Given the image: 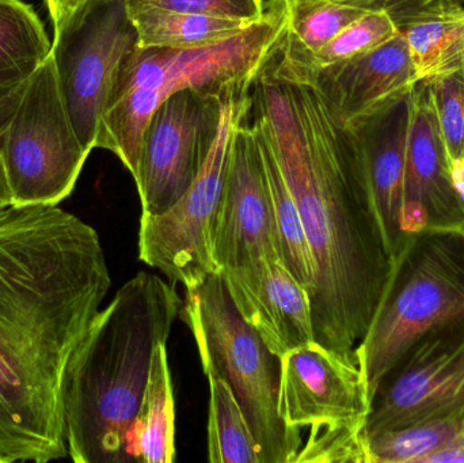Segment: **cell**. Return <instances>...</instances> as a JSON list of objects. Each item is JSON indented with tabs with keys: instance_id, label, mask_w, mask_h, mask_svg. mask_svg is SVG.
<instances>
[{
	"instance_id": "cell-1",
	"label": "cell",
	"mask_w": 464,
	"mask_h": 463,
	"mask_svg": "<svg viewBox=\"0 0 464 463\" xmlns=\"http://www.w3.org/2000/svg\"><path fill=\"white\" fill-rule=\"evenodd\" d=\"M111 287L95 228L57 206L0 209V463L68 456V364Z\"/></svg>"
},
{
	"instance_id": "cell-2",
	"label": "cell",
	"mask_w": 464,
	"mask_h": 463,
	"mask_svg": "<svg viewBox=\"0 0 464 463\" xmlns=\"http://www.w3.org/2000/svg\"><path fill=\"white\" fill-rule=\"evenodd\" d=\"M251 111L310 245L314 340L352 352L375 317L392 268L353 133L335 121L313 87L278 72L269 59L251 87Z\"/></svg>"
},
{
	"instance_id": "cell-3",
	"label": "cell",
	"mask_w": 464,
	"mask_h": 463,
	"mask_svg": "<svg viewBox=\"0 0 464 463\" xmlns=\"http://www.w3.org/2000/svg\"><path fill=\"white\" fill-rule=\"evenodd\" d=\"M181 307L174 283L139 272L100 310L65 374V440L73 462H130L152 356L168 342Z\"/></svg>"
},
{
	"instance_id": "cell-4",
	"label": "cell",
	"mask_w": 464,
	"mask_h": 463,
	"mask_svg": "<svg viewBox=\"0 0 464 463\" xmlns=\"http://www.w3.org/2000/svg\"><path fill=\"white\" fill-rule=\"evenodd\" d=\"M289 0H269L264 16L239 34L195 49L143 48L120 75L111 105L102 117L97 149L113 152L138 179L141 141L158 106L190 89L225 95L253 83L288 26Z\"/></svg>"
},
{
	"instance_id": "cell-5",
	"label": "cell",
	"mask_w": 464,
	"mask_h": 463,
	"mask_svg": "<svg viewBox=\"0 0 464 463\" xmlns=\"http://www.w3.org/2000/svg\"><path fill=\"white\" fill-rule=\"evenodd\" d=\"M181 317L195 337L204 374L225 380L237 397L261 463L296 462L302 435L280 413L281 358L239 314L222 275L187 290Z\"/></svg>"
},
{
	"instance_id": "cell-6",
	"label": "cell",
	"mask_w": 464,
	"mask_h": 463,
	"mask_svg": "<svg viewBox=\"0 0 464 463\" xmlns=\"http://www.w3.org/2000/svg\"><path fill=\"white\" fill-rule=\"evenodd\" d=\"M464 318V234L424 231L392 261L375 317L354 352L371 402L383 378L430 329Z\"/></svg>"
},
{
	"instance_id": "cell-7",
	"label": "cell",
	"mask_w": 464,
	"mask_h": 463,
	"mask_svg": "<svg viewBox=\"0 0 464 463\" xmlns=\"http://www.w3.org/2000/svg\"><path fill=\"white\" fill-rule=\"evenodd\" d=\"M89 155L68 116L49 54L0 125L13 206H57L72 193Z\"/></svg>"
},
{
	"instance_id": "cell-8",
	"label": "cell",
	"mask_w": 464,
	"mask_h": 463,
	"mask_svg": "<svg viewBox=\"0 0 464 463\" xmlns=\"http://www.w3.org/2000/svg\"><path fill=\"white\" fill-rule=\"evenodd\" d=\"M253 83L226 94L217 138L192 187L162 214L141 215L139 258L185 290L219 274L212 256V226L235 132L250 114Z\"/></svg>"
},
{
	"instance_id": "cell-9",
	"label": "cell",
	"mask_w": 464,
	"mask_h": 463,
	"mask_svg": "<svg viewBox=\"0 0 464 463\" xmlns=\"http://www.w3.org/2000/svg\"><path fill=\"white\" fill-rule=\"evenodd\" d=\"M140 48L127 0H84L54 29L51 54L79 140L97 149L120 75Z\"/></svg>"
},
{
	"instance_id": "cell-10",
	"label": "cell",
	"mask_w": 464,
	"mask_h": 463,
	"mask_svg": "<svg viewBox=\"0 0 464 463\" xmlns=\"http://www.w3.org/2000/svg\"><path fill=\"white\" fill-rule=\"evenodd\" d=\"M226 94L185 89L158 106L144 132L135 181L141 215L162 214L192 187L217 138Z\"/></svg>"
},
{
	"instance_id": "cell-11",
	"label": "cell",
	"mask_w": 464,
	"mask_h": 463,
	"mask_svg": "<svg viewBox=\"0 0 464 463\" xmlns=\"http://www.w3.org/2000/svg\"><path fill=\"white\" fill-rule=\"evenodd\" d=\"M464 401V318L420 337L373 394L367 434L392 431Z\"/></svg>"
},
{
	"instance_id": "cell-12",
	"label": "cell",
	"mask_w": 464,
	"mask_h": 463,
	"mask_svg": "<svg viewBox=\"0 0 464 463\" xmlns=\"http://www.w3.org/2000/svg\"><path fill=\"white\" fill-rule=\"evenodd\" d=\"M371 397L356 352L315 340L281 356L280 413L294 429H367Z\"/></svg>"
},
{
	"instance_id": "cell-13",
	"label": "cell",
	"mask_w": 464,
	"mask_h": 463,
	"mask_svg": "<svg viewBox=\"0 0 464 463\" xmlns=\"http://www.w3.org/2000/svg\"><path fill=\"white\" fill-rule=\"evenodd\" d=\"M247 117L235 132L212 226V256L219 272L259 258H280L266 174Z\"/></svg>"
},
{
	"instance_id": "cell-14",
	"label": "cell",
	"mask_w": 464,
	"mask_h": 463,
	"mask_svg": "<svg viewBox=\"0 0 464 463\" xmlns=\"http://www.w3.org/2000/svg\"><path fill=\"white\" fill-rule=\"evenodd\" d=\"M269 60L278 72L313 87L341 125L372 113L413 90L419 82L400 33L378 48L326 67L286 59L277 46Z\"/></svg>"
},
{
	"instance_id": "cell-15",
	"label": "cell",
	"mask_w": 464,
	"mask_h": 463,
	"mask_svg": "<svg viewBox=\"0 0 464 463\" xmlns=\"http://www.w3.org/2000/svg\"><path fill=\"white\" fill-rule=\"evenodd\" d=\"M402 228L411 239L424 231L464 234V217L452 185L446 150L436 122L427 82L413 90L406 149Z\"/></svg>"
},
{
	"instance_id": "cell-16",
	"label": "cell",
	"mask_w": 464,
	"mask_h": 463,
	"mask_svg": "<svg viewBox=\"0 0 464 463\" xmlns=\"http://www.w3.org/2000/svg\"><path fill=\"white\" fill-rule=\"evenodd\" d=\"M246 323L273 353L314 342L310 298L280 258H259L219 272Z\"/></svg>"
},
{
	"instance_id": "cell-17",
	"label": "cell",
	"mask_w": 464,
	"mask_h": 463,
	"mask_svg": "<svg viewBox=\"0 0 464 463\" xmlns=\"http://www.w3.org/2000/svg\"><path fill=\"white\" fill-rule=\"evenodd\" d=\"M413 90L345 125L359 147L376 217L392 261L409 241L403 233L402 209Z\"/></svg>"
},
{
	"instance_id": "cell-18",
	"label": "cell",
	"mask_w": 464,
	"mask_h": 463,
	"mask_svg": "<svg viewBox=\"0 0 464 463\" xmlns=\"http://www.w3.org/2000/svg\"><path fill=\"white\" fill-rule=\"evenodd\" d=\"M408 45L417 81L464 67V8L452 0H425L389 8Z\"/></svg>"
},
{
	"instance_id": "cell-19",
	"label": "cell",
	"mask_w": 464,
	"mask_h": 463,
	"mask_svg": "<svg viewBox=\"0 0 464 463\" xmlns=\"http://www.w3.org/2000/svg\"><path fill=\"white\" fill-rule=\"evenodd\" d=\"M130 459L140 463L176 459V402L166 344L152 356L149 383L130 438Z\"/></svg>"
},
{
	"instance_id": "cell-20",
	"label": "cell",
	"mask_w": 464,
	"mask_h": 463,
	"mask_svg": "<svg viewBox=\"0 0 464 463\" xmlns=\"http://www.w3.org/2000/svg\"><path fill=\"white\" fill-rule=\"evenodd\" d=\"M251 128L256 133L266 174L281 263L310 295L315 280V266L299 208L266 138L254 122Z\"/></svg>"
},
{
	"instance_id": "cell-21",
	"label": "cell",
	"mask_w": 464,
	"mask_h": 463,
	"mask_svg": "<svg viewBox=\"0 0 464 463\" xmlns=\"http://www.w3.org/2000/svg\"><path fill=\"white\" fill-rule=\"evenodd\" d=\"M143 48L195 49L239 34L247 22L203 14L141 10L130 13Z\"/></svg>"
},
{
	"instance_id": "cell-22",
	"label": "cell",
	"mask_w": 464,
	"mask_h": 463,
	"mask_svg": "<svg viewBox=\"0 0 464 463\" xmlns=\"http://www.w3.org/2000/svg\"><path fill=\"white\" fill-rule=\"evenodd\" d=\"M51 51L34 8L22 0H0V84L27 81Z\"/></svg>"
},
{
	"instance_id": "cell-23",
	"label": "cell",
	"mask_w": 464,
	"mask_h": 463,
	"mask_svg": "<svg viewBox=\"0 0 464 463\" xmlns=\"http://www.w3.org/2000/svg\"><path fill=\"white\" fill-rule=\"evenodd\" d=\"M464 431V401L408 426L368 435L371 463H422Z\"/></svg>"
},
{
	"instance_id": "cell-24",
	"label": "cell",
	"mask_w": 464,
	"mask_h": 463,
	"mask_svg": "<svg viewBox=\"0 0 464 463\" xmlns=\"http://www.w3.org/2000/svg\"><path fill=\"white\" fill-rule=\"evenodd\" d=\"M208 461L261 463L258 446L230 386L222 378H208Z\"/></svg>"
},
{
	"instance_id": "cell-25",
	"label": "cell",
	"mask_w": 464,
	"mask_h": 463,
	"mask_svg": "<svg viewBox=\"0 0 464 463\" xmlns=\"http://www.w3.org/2000/svg\"><path fill=\"white\" fill-rule=\"evenodd\" d=\"M398 33L397 24L386 10H368L315 53L299 51L285 40L284 34L278 41L277 51L300 64L326 67L378 48Z\"/></svg>"
},
{
	"instance_id": "cell-26",
	"label": "cell",
	"mask_w": 464,
	"mask_h": 463,
	"mask_svg": "<svg viewBox=\"0 0 464 463\" xmlns=\"http://www.w3.org/2000/svg\"><path fill=\"white\" fill-rule=\"evenodd\" d=\"M367 11L334 0H289L284 37L299 51L315 53Z\"/></svg>"
},
{
	"instance_id": "cell-27",
	"label": "cell",
	"mask_w": 464,
	"mask_h": 463,
	"mask_svg": "<svg viewBox=\"0 0 464 463\" xmlns=\"http://www.w3.org/2000/svg\"><path fill=\"white\" fill-rule=\"evenodd\" d=\"M436 122L450 166L464 160V67L428 79Z\"/></svg>"
},
{
	"instance_id": "cell-28",
	"label": "cell",
	"mask_w": 464,
	"mask_h": 463,
	"mask_svg": "<svg viewBox=\"0 0 464 463\" xmlns=\"http://www.w3.org/2000/svg\"><path fill=\"white\" fill-rule=\"evenodd\" d=\"M371 463L367 429L324 427L311 429L296 462Z\"/></svg>"
},
{
	"instance_id": "cell-29",
	"label": "cell",
	"mask_w": 464,
	"mask_h": 463,
	"mask_svg": "<svg viewBox=\"0 0 464 463\" xmlns=\"http://www.w3.org/2000/svg\"><path fill=\"white\" fill-rule=\"evenodd\" d=\"M130 13L141 10L203 14L254 24L264 16V0H127Z\"/></svg>"
},
{
	"instance_id": "cell-30",
	"label": "cell",
	"mask_w": 464,
	"mask_h": 463,
	"mask_svg": "<svg viewBox=\"0 0 464 463\" xmlns=\"http://www.w3.org/2000/svg\"><path fill=\"white\" fill-rule=\"evenodd\" d=\"M422 463H464V431L451 443L428 456Z\"/></svg>"
},
{
	"instance_id": "cell-31",
	"label": "cell",
	"mask_w": 464,
	"mask_h": 463,
	"mask_svg": "<svg viewBox=\"0 0 464 463\" xmlns=\"http://www.w3.org/2000/svg\"><path fill=\"white\" fill-rule=\"evenodd\" d=\"M84 0H45L53 29H57Z\"/></svg>"
},
{
	"instance_id": "cell-32",
	"label": "cell",
	"mask_w": 464,
	"mask_h": 463,
	"mask_svg": "<svg viewBox=\"0 0 464 463\" xmlns=\"http://www.w3.org/2000/svg\"><path fill=\"white\" fill-rule=\"evenodd\" d=\"M26 81L15 84H0V125L5 122Z\"/></svg>"
},
{
	"instance_id": "cell-33",
	"label": "cell",
	"mask_w": 464,
	"mask_h": 463,
	"mask_svg": "<svg viewBox=\"0 0 464 463\" xmlns=\"http://www.w3.org/2000/svg\"><path fill=\"white\" fill-rule=\"evenodd\" d=\"M334 2L348 3V5L367 8V10H389V8L398 7V5L425 2V0H334Z\"/></svg>"
},
{
	"instance_id": "cell-34",
	"label": "cell",
	"mask_w": 464,
	"mask_h": 463,
	"mask_svg": "<svg viewBox=\"0 0 464 463\" xmlns=\"http://www.w3.org/2000/svg\"><path fill=\"white\" fill-rule=\"evenodd\" d=\"M13 206L10 185H8L7 174H5V163L0 157V209Z\"/></svg>"
},
{
	"instance_id": "cell-35",
	"label": "cell",
	"mask_w": 464,
	"mask_h": 463,
	"mask_svg": "<svg viewBox=\"0 0 464 463\" xmlns=\"http://www.w3.org/2000/svg\"><path fill=\"white\" fill-rule=\"evenodd\" d=\"M452 2L457 3V5H459L460 7L464 8V0H452Z\"/></svg>"
}]
</instances>
